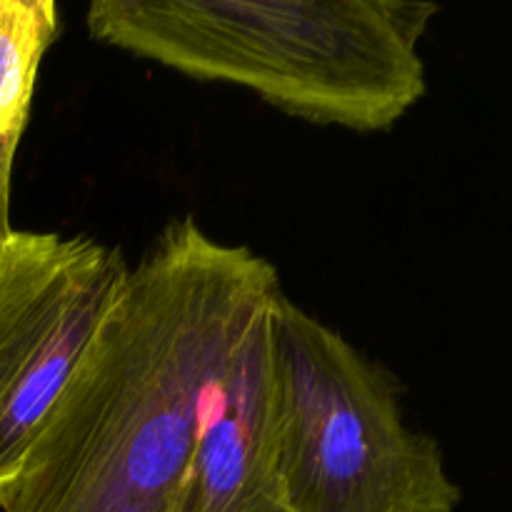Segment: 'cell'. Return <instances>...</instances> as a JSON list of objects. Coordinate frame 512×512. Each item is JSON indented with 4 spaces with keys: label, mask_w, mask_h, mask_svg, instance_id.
I'll return each instance as SVG.
<instances>
[{
    "label": "cell",
    "mask_w": 512,
    "mask_h": 512,
    "mask_svg": "<svg viewBox=\"0 0 512 512\" xmlns=\"http://www.w3.org/2000/svg\"><path fill=\"white\" fill-rule=\"evenodd\" d=\"M278 295L253 320L210 395L190 465L185 512H295L280 470L273 363Z\"/></svg>",
    "instance_id": "5b68a950"
},
{
    "label": "cell",
    "mask_w": 512,
    "mask_h": 512,
    "mask_svg": "<svg viewBox=\"0 0 512 512\" xmlns=\"http://www.w3.org/2000/svg\"><path fill=\"white\" fill-rule=\"evenodd\" d=\"M128 273L123 250L85 235H0V500Z\"/></svg>",
    "instance_id": "277c9868"
},
{
    "label": "cell",
    "mask_w": 512,
    "mask_h": 512,
    "mask_svg": "<svg viewBox=\"0 0 512 512\" xmlns=\"http://www.w3.org/2000/svg\"><path fill=\"white\" fill-rule=\"evenodd\" d=\"M278 270L170 220L120 290L30 445L0 512H185L215 385Z\"/></svg>",
    "instance_id": "6da1fadb"
},
{
    "label": "cell",
    "mask_w": 512,
    "mask_h": 512,
    "mask_svg": "<svg viewBox=\"0 0 512 512\" xmlns=\"http://www.w3.org/2000/svg\"><path fill=\"white\" fill-rule=\"evenodd\" d=\"M280 470L295 512H453L440 445L408 428L395 380L285 293L273 308Z\"/></svg>",
    "instance_id": "3957f363"
},
{
    "label": "cell",
    "mask_w": 512,
    "mask_h": 512,
    "mask_svg": "<svg viewBox=\"0 0 512 512\" xmlns=\"http://www.w3.org/2000/svg\"><path fill=\"white\" fill-rule=\"evenodd\" d=\"M58 33L53 0H0V235L10 228V178L40 60Z\"/></svg>",
    "instance_id": "8992f818"
},
{
    "label": "cell",
    "mask_w": 512,
    "mask_h": 512,
    "mask_svg": "<svg viewBox=\"0 0 512 512\" xmlns=\"http://www.w3.org/2000/svg\"><path fill=\"white\" fill-rule=\"evenodd\" d=\"M438 5L398 0H95L98 43L258 93L283 113L390 130L425 95L418 43Z\"/></svg>",
    "instance_id": "7a4b0ae2"
}]
</instances>
